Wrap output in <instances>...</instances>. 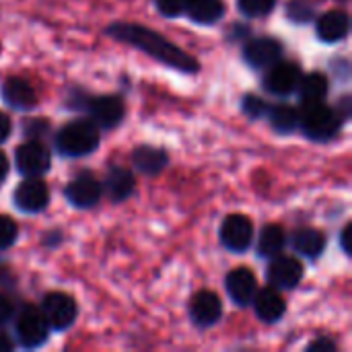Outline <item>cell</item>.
Listing matches in <instances>:
<instances>
[{"label": "cell", "mask_w": 352, "mask_h": 352, "mask_svg": "<svg viewBox=\"0 0 352 352\" xmlns=\"http://www.w3.org/2000/svg\"><path fill=\"white\" fill-rule=\"evenodd\" d=\"M342 120L344 118L338 113V109H332L324 103H316V105L305 107V113L299 120V126L309 140L326 142V140H332L340 132Z\"/></svg>", "instance_id": "3"}, {"label": "cell", "mask_w": 352, "mask_h": 352, "mask_svg": "<svg viewBox=\"0 0 352 352\" xmlns=\"http://www.w3.org/2000/svg\"><path fill=\"white\" fill-rule=\"evenodd\" d=\"M14 334H16V340L23 349L27 351H33V349H39L47 342L50 338V326L43 318V314L33 307V305H25L21 311H19V318H16V324H14Z\"/></svg>", "instance_id": "4"}, {"label": "cell", "mask_w": 352, "mask_h": 352, "mask_svg": "<svg viewBox=\"0 0 352 352\" xmlns=\"http://www.w3.org/2000/svg\"><path fill=\"white\" fill-rule=\"evenodd\" d=\"M12 349H14L12 338H10L4 330H0V352H10Z\"/></svg>", "instance_id": "34"}, {"label": "cell", "mask_w": 352, "mask_h": 352, "mask_svg": "<svg viewBox=\"0 0 352 352\" xmlns=\"http://www.w3.org/2000/svg\"><path fill=\"white\" fill-rule=\"evenodd\" d=\"M268 120H270V126L278 132V134H291L299 128V111L291 105H276V107H270L268 109Z\"/></svg>", "instance_id": "25"}, {"label": "cell", "mask_w": 352, "mask_h": 352, "mask_svg": "<svg viewBox=\"0 0 352 352\" xmlns=\"http://www.w3.org/2000/svg\"><path fill=\"white\" fill-rule=\"evenodd\" d=\"M6 175H8V159H6V155L0 151V184L6 179Z\"/></svg>", "instance_id": "36"}, {"label": "cell", "mask_w": 352, "mask_h": 352, "mask_svg": "<svg viewBox=\"0 0 352 352\" xmlns=\"http://www.w3.org/2000/svg\"><path fill=\"white\" fill-rule=\"evenodd\" d=\"M351 31V19L344 10H328L316 19V33L324 43L342 41Z\"/></svg>", "instance_id": "17"}, {"label": "cell", "mask_w": 352, "mask_h": 352, "mask_svg": "<svg viewBox=\"0 0 352 352\" xmlns=\"http://www.w3.org/2000/svg\"><path fill=\"white\" fill-rule=\"evenodd\" d=\"M283 54H285V47L274 37H256V39H250L243 47V60L248 62V66L256 70L270 68L272 64L283 60Z\"/></svg>", "instance_id": "11"}, {"label": "cell", "mask_w": 352, "mask_h": 352, "mask_svg": "<svg viewBox=\"0 0 352 352\" xmlns=\"http://www.w3.org/2000/svg\"><path fill=\"white\" fill-rule=\"evenodd\" d=\"M101 194L103 186L91 173H78L64 188V196L68 204H72L74 208H93L101 200Z\"/></svg>", "instance_id": "12"}, {"label": "cell", "mask_w": 352, "mask_h": 352, "mask_svg": "<svg viewBox=\"0 0 352 352\" xmlns=\"http://www.w3.org/2000/svg\"><path fill=\"white\" fill-rule=\"evenodd\" d=\"M99 126L93 120H74L62 126L54 146L62 157H87L99 146Z\"/></svg>", "instance_id": "2"}, {"label": "cell", "mask_w": 352, "mask_h": 352, "mask_svg": "<svg viewBox=\"0 0 352 352\" xmlns=\"http://www.w3.org/2000/svg\"><path fill=\"white\" fill-rule=\"evenodd\" d=\"M14 165L25 177H41L50 171L52 155L39 140H27L14 151Z\"/></svg>", "instance_id": "6"}, {"label": "cell", "mask_w": 352, "mask_h": 352, "mask_svg": "<svg viewBox=\"0 0 352 352\" xmlns=\"http://www.w3.org/2000/svg\"><path fill=\"white\" fill-rule=\"evenodd\" d=\"M87 111L99 128H116L124 120V103L120 97L101 95L87 101Z\"/></svg>", "instance_id": "13"}, {"label": "cell", "mask_w": 352, "mask_h": 352, "mask_svg": "<svg viewBox=\"0 0 352 352\" xmlns=\"http://www.w3.org/2000/svg\"><path fill=\"white\" fill-rule=\"evenodd\" d=\"M252 305L256 309V316L262 322H266V324H276L285 316V311H287L285 299L272 287H266L262 291H256V297H254Z\"/></svg>", "instance_id": "18"}, {"label": "cell", "mask_w": 352, "mask_h": 352, "mask_svg": "<svg viewBox=\"0 0 352 352\" xmlns=\"http://www.w3.org/2000/svg\"><path fill=\"white\" fill-rule=\"evenodd\" d=\"M336 351V342L326 338V336H320L316 338L309 346H307V352H334Z\"/></svg>", "instance_id": "31"}, {"label": "cell", "mask_w": 352, "mask_h": 352, "mask_svg": "<svg viewBox=\"0 0 352 352\" xmlns=\"http://www.w3.org/2000/svg\"><path fill=\"white\" fill-rule=\"evenodd\" d=\"M301 76H303V72H301L299 64L278 60L276 64L266 68L262 85H264V89L268 93L278 95V97H287V95L297 91V85H299Z\"/></svg>", "instance_id": "8"}, {"label": "cell", "mask_w": 352, "mask_h": 352, "mask_svg": "<svg viewBox=\"0 0 352 352\" xmlns=\"http://www.w3.org/2000/svg\"><path fill=\"white\" fill-rule=\"evenodd\" d=\"M276 0H237V8L248 19H260L274 10Z\"/></svg>", "instance_id": "27"}, {"label": "cell", "mask_w": 352, "mask_h": 352, "mask_svg": "<svg viewBox=\"0 0 352 352\" xmlns=\"http://www.w3.org/2000/svg\"><path fill=\"white\" fill-rule=\"evenodd\" d=\"M351 231H352V225H346V227H344V231H342V239H340V243H342V250H344V254H346V256H351L352 254L351 245H349Z\"/></svg>", "instance_id": "35"}, {"label": "cell", "mask_w": 352, "mask_h": 352, "mask_svg": "<svg viewBox=\"0 0 352 352\" xmlns=\"http://www.w3.org/2000/svg\"><path fill=\"white\" fill-rule=\"evenodd\" d=\"M188 4H190V2H188Z\"/></svg>", "instance_id": "37"}, {"label": "cell", "mask_w": 352, "mask_h": 352, "mask_svg": "<svg viewBox=\"0 0 352 352\" xmlns=\"http://www.w3.org/2000/svg\"><path fill=\"white\" fill-rule=\"evenodd\" d=\"M136 179L134 173L126 167H111L105 177V192L113 202H124L134 194Z\"/></svg>", "instance_id": "20"}, {"label": "cell", "mask_w": 352, "mask_h": 352, "mask_svg": "<svg viewBox=\"0 0 352 352\" xmlns=\"http://www.w3.org/2000/svg\"><path fill=\"white\" fill-rule=\"evenodd\" d=\"M12 314H14V309H12V303H10V299L6 297V295H2L0 293V328L12 318Z\"/></svg>", "instance_id": "32"}, {"label": "cell", "mask_w": 352, "mask_h": 352, "mask_svg": "<svg viewBox=\"0 0 352 352\" xmlns=\"http://www.w3.org/2000/svg\"><path fill=\"white\" fill-rule=\"evenodd\" d=\"M287 233L280 225H266L258 237V254L262 258H274L285 250Z\"/></svg>", "instance_id": "24"}, {"label": "cell", "mask_w": 352, "mask_h": 352, "mask_svg": "<svg viewBox=\"0 0 352 352\" xmlns=\"http://www.w3.org/2000/svg\"><path fill=\"white\" fill-rule=\"evenodd\" d=\"M190 318L198 328H212L223 318V303L217 293L200 291L190 303Z\"/></svg>", "instance_id": "14"}, {"label": "cell", "mask_w": 352, "mask_h": 352, "mask_svg": "<svg viewBox=\"0 0 352 352\" xmlns=\"http://www.w3.org/2000/svg\"><path fill=\"white\" fill-rule=\"evenodd\" d=\"M16 237H19V227H16V223H14L10 217L0 214V252L12 248L14 241H16Z\"/></svg>", "instance_id": "29"}, {"label": "cell", "mask_w": 352, "mask_h": 352, "mask_svg": "<svg viewBox=\"0 0 352 352\" xmlns=\"http://www.w3.org/2000/svg\"><path fill=\"white\" fill-rule=\"evenodd\" d=\"M221 243L233 254H243L254 243V225L245 214H229L219 231Z\"/></svg>", "instance_id": "7"}, {"label": "cell", "mask_w": 352, "mask_h": 352, "mask_svg": "<svg viewBox=\"0 0 352 352\" xmlns=\"http://www.w3.org/2000/svg\"><path fill=\"white\" fill-rule=\"evenodd\" d=\"M14 206L27 214H39L50 204V190L41 177H27L21 182L12 194Z\"/></svg>", "instance_id": "9"}, {"label": "cell", "mask_w": 352, "mask_h": 352, "mask_svg": "<svg viewBox=\"0 0 352 352\" xmlns=\"http://www.w3.org/2000/svg\"><path fill=\"white\" fill-rule=\"evenodd\" d=\"M241 109H243V113H245L248 118L260 120V118H264V116L268 113L270 105H268L262 97H258V95H245L243 101H241Z\"/></svg>", "instance_id": "28"}, {"label": "cell", "mask_w": 352, "mask_h": 352, "mask_svg": "<svg viewBox=\"0 0 352 352\" xmlns=\"http://www.w3.org/2000/svg\"><path fill=\"white\" fill-rule=\"evenodd\" d=\"M188 2L190 0H155V6H157V10L163 14V16H179V14H184L186 12V8H188Z\"/></svg>", "instance_id": "30"}, {"label": "cell", "mask_w": 352, "mask_h": 352, "mask_svg": "<svg viewBox=\"0 0 352 352\" xmlns=\"http://www.w3.org/2000/svg\"><path fill=\"white\" fill-rule=\"evenodd\" d=\"M41 314L50 326V330H56V332H64L68 328H72V324L76 322V316H78V307H76V301L66 295V293H50L43 297V303H41Z\"/></svg>", "instance_id": "5"}, {"label": "cell", "mask_w": 352, "mask_h": 352, "mask_svg": "<svg viewBox=\"0 0 352 352\" xmlns=\"http://www.w3.org/2000/svg\"><path fill=\"white\" fill-rule=\"evenodd\" d=\"M12 132V122L6 113L0 111V142H6Z\"/></svg>", "instance_id": "33"}, {"label": "cell", "mask_w": 352, "mask_h": 352, "mask_svg": "<svg viewBox=\"0 0 352 352\" xmlns=\"http://www.w3.org/2000/svg\"><path fill=\"white\" fill-rule=\"evenodd\" d=\"M328 78L320 72H311L307 76H301L299 85H297V91H299V99L301 103L307 107V105H316V103H322L328 95Z\"/></svg>", "instance_id": "23"}, {"label": "cell", "mask_w": 352, "mask_h": 352, "mask_svg": "<svg viewBox=\"0 0 352 352\" xmlns=\"http://www.w3.org/2000/svg\"><path fill=\"white\" fill-rule=\"evenodd\" d=\"M293 248L297 254H301L303 258L316 260L324 254L326 250V235L320 229H297L293 233Z\"/></svg>", "instance_id": "21"}, {"label": "cell", "mask_w": 352, "mask_h": 352, "mask_svg": "<svg viewBox=\"0 0 352 352\" xmlns=\"http://www.w3.org/2000/svg\"><path fill=\"white\" fill-rule=\"evenodd\" d=\"M132 163H134L138 173H142V175H157V173H161L169 165V157L159 146L142 144V146L134 148Z\"/></svg>", "instance_id": "19"}, {"label": "cell", "mask_w": 352, "mask_h": 352, "mask_svg": "<svg viewBox=\"0 0 352 352\" xmlns=\"http://www.w3.org/2000/svg\"><path fill=\"white\" fill-rule=\"evenodd\" d=\"M2 101L16 111H27L35 107L37 95L27 80L19 76H10L2 82Z\"/></svg>", "instance_id": "16"}, {"label": "cell", "mask_w": 352, "mask_h": 352, "mask_svg": "<svg viewBox=\"0 0 352 352\" xmlns=\"http://www.w3.org/2000/svg\"><path fill=\"white\" fill-rule=\"evenodd\" d=\"M316 12H318L316 0H291L287 6V16L297 25H305V23L314 21Z\"/></svg>", "instance_id": "26"}, {"label": "cell", "mask_w": 352, "mask_h": 352, "mask_svg": "<svg viewBox=\"0 0 352 352\" xmlns=\"http://www.w3.org/2000/svg\"><path fill=\"white\" fill-rule=\"evenodd\" d=\"M225 10L223 0H190L184 14H188L196 25H214L225 16Z\"/></svg>", "instance_id": "22"}, {"label": "cell", "mask_w": 352, "mask_h": 352, "mask_svg": "<svg viewBox=\"0 0 352 352\" xmlns=\"http://www.w3.org/2000/svg\"><path fill=\"white\" fill-rule=\"evenodd\" d=\"M266 278L276 291H293L303 280V264L293 256H274L266 270Z\"/></svg>", "instance_id": "10"}, {"label": "cell", "mask_w": 352, "mask_h": 352, "mask_svg": "<svg viewBox=\"0 0 352 352\" xmlns=\"http://www.w3.org/2000/svg\"><path fill=\"white\" fill-rule=\"evenodd\" d=\"M109 37H113L116 41L128 43L140 52H144L146 56H151L153 60L175 68L179 72L186 74H196L200 70L198 60H194V56H190L188 52H184L182 47H177L175 43H171L169 39H165L161 33L144 27V25H136V23H113L107 27L105 31Z\"/></svg>", "instance_id": "1"}, {"label": "cell", "mask_w": 352, "mask_h": 352, "mask_svg": "<svg viewBox=\"0 0 352 352\" xmlns=\"http://www.w3.org/2000/svg\"><path fill=\"white\" fill-rule=\"evenodd\" d=\"M225 289H227V295L231 297V301L237 307H248V305H252V301L256 297L258 283H256V276H254L252 270L235 268V270H231L227 274Z\"/></svg>", "instance_id": "15"}]
</instances>
